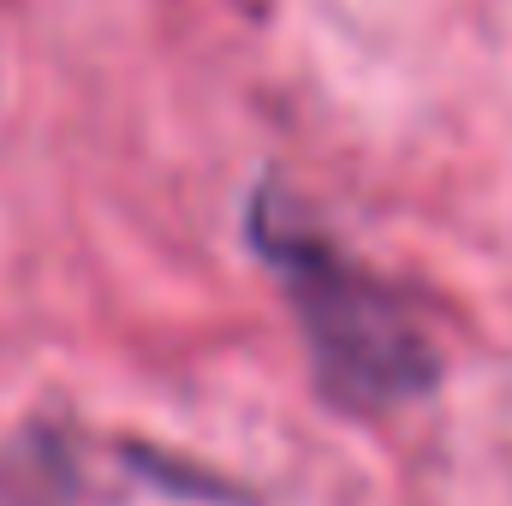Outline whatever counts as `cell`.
Listing matches in <instances>:
<instances>
[{
  "label": "cell",
  "mask_w": 512,
  "mask_h": 506,
  "mask_svg": "<svg viewBox=\"0 0 512 506\" xmlns=\"http://www.w3.org/2000/svg\"><path fill=\"white\" fill-rule=\"evenodd\" d=\"M251 239L274 262V274L286 280L316 381L352 405V411H376L405 393H423L435 381V352L417 340V328L399 316V304L382 286H370L358 268H346L310 233H280L262 209H251Z\"/></svg>",
  "instance_id": "obj_1"
}]
</instances>
